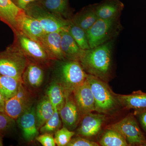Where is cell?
Listing matches in <instances>:
<instances>
[{"label":"cell","mask_w":146,"mask_h":146,"mask_svg":"<svg viewBox=\"0 0 146 146\" xmlns=\"http://www.w3.org/2000/svg\"><path fill=\"white\" fill-rule=\"evenodd\" d=\"M115 39L89 49L84 50L79 62L88 74L106 82L112 71V52Z\"/></svg>","instance_id":"obj_1"},{"label":"cell","mask_w":146,"mask_h":146,"mask_svg":"<svg viewBox=\"0 0 146 146\" xmlns=\"http://www.w3.org/2000/svg\"><path fill=\"white\" fill-rule=\"evenodd\" d=\"M29 60L13 43L0 52V74L8 76L23 81V75Z\"/></svg>","instance_id":"obj_2"},{"label":"cell","mask_w":146,"mask_h":146,"mask_svg":"<svg viewBox=\"0 0 146 146\" xmlns=\"http://www.w3.org/2000/svg\"><path fill=\"white\" fill-rule=\"evenodd\" d=\"M119 18H98L86 31L90 48L114 39L122 30Z\"/></svg>","instance_id":"obj_3"},{"label":"cell","mask_w":146,"mask_h":146,"mask_svg":"<svg viewBox=\"0 0 146 146\" xmlns=\"http://www.w3.org/2000/svg\"><path fill=\"white\" fill-rule=\"evenodd\" d=\"M87 79L95 100V111L107 114L117 108L120 104L117 95L106 82L88 74Z\"/></svg>","instance_id":"obj_4"},{"label":"cell","mask_w":146,"mask_h":146,"mask_svg":"<svg viewBox=\"0 0 146 146\" xmlns=\"http://www.w3.org/2000/svg\"><path fill=\"white\" fill-rule=\"evenodd\" d=\"M25 11L27 14L35 18L40 23L45 33H60L68 29L70 19H66L50 12L36 1L29 5Z\"/></svg>","instance_id":"obj_5"},{"label":"cell","mask_w":146,"mask_h":146,"mask_svg":"<svg viewBox=\"0 0 146 146\" xmlns=\"http://www.w3.org/2000/svg\"><path fill=\"white\" fill-rule=\"evenodd\" d=\"M60 61L58 69L59 81L68 96L86 80L88 74L78 61L67 59Z\"/></svg>","instance_id":"obj_6"},{"label":"cell","mask_w":146,"mask_h":146,"mask_svg":"<svg viewBox=\"0 0 146 146\" xmlns=\"http://www.w3.org/2000/svg\"><path fill=\"white\" fill-rule=\"evenodd\" d=\"M108 128L117 131L124 137L129 146H146V138L133 114H129Z\"/></svg>","instance_id":"obj_7"},{"label":"cell","mask_w":146,"mask_h":146,"mask_svg":"<svg viewBox=\"0 0 146 146\" xmlns=\"http://www.w3.org/2000/svg\"><path fill=\"white\" fill-rule=\"evenodd\" d=\"M15 35L14 44L17 45L29 61L42 66L48 65L51 60L40 44L21 33Z\"/></svg>","instance_id":"obj_8"},{"label":"cell","mask_w":146,"mask_h":146,"mask_svg":"<svg viewBox=\"0 0 146 146\" xmlns=\"http://www.w3.org/2000/svg\"><path fill=\"white\" fill-rule=\"evenodd\" d=\"M31 106L29 92L22 83L17 93L13 96L5 101L4 112L16 121Z\"/></svg>","instance_id":"obj_9"},{"label":"cell","mask_w":146,"mask_h":146,"mask_svg":"<svg viewBox=\"0 0 146 146\" xmlns=\"http://www.w3.org/2000/svg\"><path fill=\"white\" fill-rule=\"evenodd\" d=\"M72 95L80 115L95 111V100L87 78L74 90Z\"/></svg>","instance_id":"obj_10"},{"label":"cell","mask_w":146,"mask_h":146,"mask_svg":"<svg viewBox=\"0 0 146 146\" xmlns=\"http://www.w3.org/2000/svg\"><path fill=\"white\" fill-rule=\"evenodd\" d=\"M17 23L18 33H23L39 44L40 39L45 33L41 24L36 19L29 16L23 10L18 16Z\"/></svg>","instance_id":"obj_11"},{"label":"cell","mask_w":146,"mask_h":146,"mask_svg":"<svg viewBox=\"0 0 146 146\" xmlns=\"http://www.w3.org/2000/svg\"><path fill=\"white\" fill-rule=\"evenodd\" d=\"M26 141L32 142L38 136L39 131L36 125L35 109L31 106L27 109L16 120Z\"/></svg>","instance_id":"obj_12"},{"label":"cell","mask_w":146,"mask_h":146,"mask_svg":"<svg viewBox=\"0 0 146 146\" xmlns=\"http://www.w3.org/2000/svg\"><path fill=\"white\" fill-rule=\"evenodd\" d=\"M105 120V115L102 113L94 114L90 112L84 115L77 129V134L85 138L96 136L101 129Z\"/></svg>","instance_id":"obj_13"},{"label":"cell","mask_w":146,"mask_h":146,"mask_svg":"<svg viewBox=\"0 0 146 146\" xmlns=\"http://www.w3.org/2000/svg\"><path fill=\"white\" fill-rule=\"evenodd\" d=\"M72 96V94L66 97L63 106L59 110L64 126L72 131L77 127L80 115L74 97Z\"/></svg>","instance_id":"obj_14"},{"label":"cell","mask_w":146,"mask_h":146,"mask_svg":"<svg viewBox=\"0 0 146 146\" xmlns=\"http://www.w3.org/2000/svg\"><path fill=\"white\" fill-rule=\"evenodd\" d=\"M39 44L44 49L51 60L65 59L61 49L60 32L45 33L40 39Z\"/></svg>","instance_id":"obj_15"},{"label":"cell","mask_w":146,"mask_h":146,"mask_svg":"<svg viewBox=\"0 0 146 146\" xmlns=\"http://www.w3.org/2000/svg\"><path fill=\"white\" fill-rule=\"evenodd\" d=\"M94 6L98 18L104 19L119 18L124 8L120 0H103Z\"/></svg>","instance_id":"obj_16"},{"label":"cell","mask_w":146,"mask_h":146,"mask_svg":"<svg viewBox=\"0 0 146 146\" xmlns=\"http://www.w3.org/2000/svg\"><path fill=\"white\" fill-rule=\"evenodd\" d=\"M44 72L42 65L29 61L23 75V84L33 89H37L44 81Z\"/></svg>","instance_id":"obj_17"},{"label":"cell","mask_w":146,"mask_h":146,"mask_svg":"<svg viewBox=\"0 0 146 146\" xmlns=\"http://www.w3.org/2000/svg\"><path fill=\"white\" fill-rule=\"evenodd\" d=\"M61 35V47L65 59L79 62L84 50L80 48L68 30L60 32Z\"/></svg>","instance_id":"obj_18"},{"label":"cell","mask_w":146,"mask_h":146,"mask_svg":"<svg viewBox=\"0 0 146 146\" xmlns=\"http://www.w3.org/2000/svg\"><path fill=\"white\" fill-rule=\"evenodd\" d=\"M117 95L119 104L127 110L134 111L146 109V93L141 91L132 92L129 95Z\"/></svg>","instance_id":"obj_19"},{"label":"cell","mask_w":146,"mask_h":146,"mask_svg":"<svg viewBox=\"0 0 146 146\" xmlns=\"http://www.w3.org/2000/svg\"><path fill=\"white\" fill-rule=\"evenodd\" d=\"M98 19L94 4L84 7L70 20L73 23L86 32Z\"/></svg>","instance_id":"obj_20"},{"label":"cell","mask_w":146,"mask_h":146,"mask_svg":"<svg viewBox=\"0 0 146 146\" xmlns=\"http://www.w3.org/2000/svg\"><path fill=\"white\" fill-rule=\"evenodd\" d=\"M47 96L54 109L60 110L68 96L65 89L59 81L53 82L47 90Z\"/></svg>","instance_id":"obj_21"},{"label":"cell","mask_w":146,"mask_h":146,"mask_svg":"<svg viewBox=\"0 0 146 146\" xmlns=\"http://www.w3.org/2000/svg\"><path fill=\"white\" fill-rule=\"evenodd\" d=\"M55 109L47 96L41 100L35 109L36 125L39 129L54 113Z\"/></svg>","instance_id":"obj_22"},{"label":"cell","mask_w":146,"mask_h":146,"mask_svg":"<svg viewBox=\"0 0 146 146\" xmlns=\"http://www.w3.org/2000/svg\"><path fill=\"white\" fill-rule=\"evenodd\" d=\"M22 83L16 78L0 74V93L5 100H8L17 93Z\"/></svg>","instance_id":"obj_23"},{"label":"cell","mask_w":146,"mask_h":146,"mask_svg":"<svg viewBox=\"0 0 146 146\" xmlns=\"http://www.w3.org/2000/svg\"><path fill=\"white\" fill-rule=\"evenodd\" d=\"M36 2L50 12L66 18L69 0H37Z\"/></svg>","instance_id":"obj_24"},{"label":"cell","mask_w":146,"mask_h":146,"mask_svg":"<svg viewBox=\"0 0 146 146\" xmlns=\"http://www.w3.org/2000/svg\"><path fill=\"white\" fill-rule=\"evenodd\" d=\"M100 146H129L125 138L116 131L108 128L102 136L99 142Z\"/></svg>","instance_id":"obj_25"},{"label":"cell","mask_w":146,"mask_h":146,"mask_svg":"<svg viewBox=\"0 0 146 146\" xmlns=\"http://www.w3.org/2000/svg\"><path fill=\"white\" fill-rule=\"evenodd\" d=\"M67 30L82 49L86 50L90 49L87 33L84 30L76 25L70 20Z\"/></svg>","instance_id":"obj_26"},{"label":"cell","mask_w":146,"mask_h":146,"mask_svg":"<svg viewBox=\"0 0 146 146\" xmlns=\"http://www.w3.org/2000/svg\"><path fill=\"white\" fill-rule=\"evenodd\" d=\"M61 120L59 111L55 109L54 113L51 117L39 129L41 133H55L60 129L61 126Z\"/></svg>","instance_id":"obj_27"},{"label":"cell","mask_w":146,"mask_h":146,"mask_svg":"<svg viewBox=\"0 0 146 146\" xmlns=\"http://www.w3.org/2000/svg\"><path fill=\"white\" fill-rule=\"evenodd\" d=\"M75 133L74 132L65 126L59 129L55 132L54 138L56 145L67 146Z\"/></svg>","instance_id":"obj_28"},{"label":"cell","mask_w":146,"mask_h":146,"mask_svg":"<svg viewBox=\"0 0 146 146\" xmlns=\"http://www.w3.org/2000/svg\"><path fill=\"white\" fill-rule=\"evenodd\" d=\"M15 121L5 112H0V134H3L12 128L15 125Z\"/></svg>","instance_id":"obj_29"},{"label":"cell","mask_w":146,"mask_h":146,"mask_svg":"<svg viewBox=\"0 0 146 146\" xmlns=\"http://www.w3.org/2000/svg\"><path fill=\"white\" fill-rule=\"evenodd\" d=\"M99 144L84 138L82 136H78L72 138L67 146H99Z\"/></svg>","instance_id":"obj_30"},{"label":"cell","mask_w":146,"mask_h":146,"mask_svg":"<svg viewBox=\"0 0 146 146\" xmlns=\"http://www.w3.org/2000/svg\"><path fill=\"white\" fill-rule=\"evenodd\" d=\"M36 140L43 146L56 145L52 133H45L36 137Z\"/></svg>","instance_id":"obj_31"},{"label":"cell","mask_w":146,"mask_h":146,"mask_svg":"<svg viewBox=\"0 0 146 146\" xmlns=\"http://www.w3.org/2000/svg\"><path fill=\"white\" fill-rule=\"evenodd\" d=\"M133 115L138 118L143 130L146 133V109L134 111Z\"/></svg>","instance_id":"obj_32"},{"label":"cell","mask_w":146,"mask_h":146,"mask_svg":"<svg viewBox=\"0 0 146 146\" xmlns=\"http://www.w3.org/2000/svg\"><path fill=\"white\" fill-rule=\"evenodd\" d=\"M37 0H11V1L21 9L25 10L31 4L35 2Z\"/></svg>","instance_id":"obj_33"},{"label":"cell","mask_w":146,"mask_h":146,"mask_svg":"<svg viewBox=\"0 0 146 146\" xmlns=\"http://www.w3.org/2000/svg\"><path fill=\"white\" fill-rule=\"evenodd\" d=\"M10 0H0V16L7 7Z\"/></svg>","instance_id":"obj_34"},{"label":"cell","mask_w":146,"mask_h":146,"mask_svg":"<svg viewBox=\"0 0 146 146\" xmlns=\"http://www.w3.org/2000/svg\"><path fill=\"white\" fill-rule=\"evenodd\" d=\"M5 101L3 97L0 93V112H4Z\"/></svg>","instance_id":"obj_35"},{"label":"cell","mask_w":146,"mask_h":146,"mask_svg":"<svg viewBox=\"0 0 146 146\" xmlns=\"http://www.w3.org/2000/svg\"><path fill=\"white\" fill-rule=\"evenodd\" d=\"M3 134H0V146H3Z\"/></svg>","instance_id":"obj_36"}]
</instances>
